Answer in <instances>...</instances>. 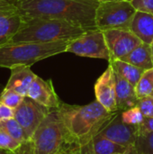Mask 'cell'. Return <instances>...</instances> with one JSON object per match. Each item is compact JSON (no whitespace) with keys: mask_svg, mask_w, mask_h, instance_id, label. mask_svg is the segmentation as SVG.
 <instances>
[{"mask_svg":"<svg viewBox=\"0 0 153 154\" xmlns=\"http://www.w3.org/2000/svg\"><path fill=\"white\" fill-rule=\"evenodd\" d=\"M23 17L61 20L87 30H96L98 0H15Z\"/></svg>","mask_w":153,"mask_h":154,"instance_id":"cell-1","label":"cell"},{"mask_svg":"<svg viewBox=\"0 0 153 154\" xmlns=\"http://www.w3.org/2000/svg\"><path fill=\"white\" fill-rule=\"evenodd\" d=\"M57 110L67 131L69 143L73 146L91 142L118 114L107 111L96 100L86 106L61 104Z\"/></svg>","mask_w":153,"mask_h":154,"instance_id":"cell-2","label":"cell"},{"mask_svg":"<svg viewBox=\"0 0 153 154\" xmlns=\"http://www.w3.org/2000/svg\"><path fill=\"white\" fill-rule=\"evenodd\" d=\"M87 31L89 30L61 20L22 16L20 28L10 42L41 43L69 42Z\"/></svg>","mask_w":153,"mask_h":154,"instance_id":"cell-3","label":"cell"},{"mask_svg":"<svg viewBox=\"0 0 153 154\" xmlns=\"http://www.w3.org/2000/svg\"><path fill=\"white\" fill-rule=\"evenodd\" d=\"M69 42H13L0 45V68L12 69L18 66L31 67L51 56L66 52Z\"/></svg>","mask_w":153,"mask_h":154,"instance_id":"cell-4","label":"cell"},{"mask_svg":"<svg viewBox=\"0 0 153 154\" xmlns=\"http://www.w3.org/2000/svg\"><path fill=\"white\" fill-rule=\"evenodd\" d=\"M30 141L33 154H61L72 146L57 109L50 111Z\"/></svg>","mask_w":153,"mask_h":154,"instance_id":"cell-5","label":"cell"},{"mask_svg":"<svg viewBox=\"0 0 153 154\" xmlns=\"http://www.w3.org/2000/svg\"><path fill=\"white\" fill-rule=\"evenodd\" d=\"M136 9L130 1L99 2L96 11V25L98 30H130Z\"/></svg>","mask_w":153,"mask_h":154,"instance_id":"cell-6","label":"cell"},{"mask_svg":"<svg viewBox=\"0 0 153 154\" xmlns=\"http://www.w3.org/2000/svg\"><path fill=\"white\" fill-rule=\"evenodd\" d=\"M66 52L81 57L110 60V54L106 45L104 32L98 29L89 30L69 42Z\"/></svg>","mask_w":153,"mask_h":154,"instance_id":"cell-7","label":"cell"},{"mask_svg":"<svg viewBox=\"0 0 153 154\" xmlns=\"http://www.w3.org/2000/svg\"><path fill=\"white\" fill-rule=\"evenodd\" d=\"M50 110L28 97L14 109V119L22 126L29 141Z\"/></svg>","mask_w":153,"mask_h":154,"instance_id":"cell-8","label":"cell"},{"mask_svg":"<svg viewBox=\"0 0 153 154\" xmlns=\"http://www.w3.org/2000/svg\"><path fill=\"white\" fill-rule=\"evenodd\" d=\"M103 32L109 51L110 60H122L142 42L130 30L113 29Z\"/></svg>","mask_w":153,"mask_h":154,"instance_id":"cell-9","label":"cell"},{"mask_svg":"<svg viewBox=\"0 0 153 154\" xmlns=\"http://www.w3.org/2000/svg\"><path fill=\"white\" fill-rule=\"evenodd\" d=\"M94 89L96 101H98L107 111L112 113L119 112L116 104L115 74L110 64L96 80Z\"/></svg>","mask_w":153,"mask_h":154,"instance_id":"cell-10","label":"cell"},{"mask_svg":"<svg viewBox=\"0 0 153 154\" xmlns=\"http://www.w3.org/2000/svg\"><path fill=\"white\" fill-rule=\"evenodd\" d=\"M99 134L126 147L134 145L138 137L137 125H129L123 123L119 113Z\"/></svg>","mask_w":153,"mask_h":154,"instance_id":"cell-11","label":"cell"},{"mask_svg":"<svg viewBox=\"0 0 153 154\" xmlns=\"http://www.w3.org/2000/svg\"><path fill=\"white\" fill-rule=\"evenodd\" d=\"M27 97L49 109H58L61 106L54 90L52 81L50 79L44 80L39 76H36L32 83Z\"/></svg>","mask_w":153,"mask_h":154,"instance_id":"cell-12","label":"cell"},{"mask_svg":"<svg viewBox=\"0 0 153 154\" xmlns=\"http://www.w3.org/2000/svg\"><path fill=\"white\" fill-rule=\"evenodd\" d=\"M22 23V15L12 0L0 7V45L9 42L18 32Z\"/></svg>","mask_w":153,"mask_h":154,"instance_id":"cell-13","label":"cell"},{"mask_svg":"<svg viewBox=\"0 0 153 154\" xmlns=\"http://www.w3.org/2000/svg\"><path fill=\"white\" fill-rule=\"evenodd\" d=\"M36 74L28 66H18L11 69V74L5 88L27 97L29 88L36 78Z\"/></svg>","mask_w":153,"mask_h":154,"instance_id":"cell-14","label":"cell"},{"mask_svg":"<svg viewBox=\"0 0 153 154\" xmlns=\"http://www.w3.org/2000/svg\"><path fill=\"white\" fill-rule=\"evenodd\" d=\"M116 81V104L118 111H124L138 105V97L135 87L127 80L117 75L115 72Z\"/></svg>","mask_w":153,"mask_h":154,"instance_id":"cell-15","label":"cell"},{"mask_svg":"<svg viewBox=\"0 0 153 154\" xmlns=\"http://www.w3.org/2000/svg\"><path fill=\"white\" fill-rule=\"evenodd\" d=\"M130 31L142 42L151 44L153 41V15L142 11H136Z\"/></svg>","mask_w":153,"mask_h":154,"instance_id":"cell-16","label":"cell"},{"mask_svg":"<svg viewBox=\"0 0 153 154\" xmlns=\"http://www.w3.org/2000/svg\"><path fill=\"white\" fill-rule=\"evenodd\" d=\"M122 60L144 70L153 69L151 44L142 42L139 46H137Z\"/></svg>","mask_w":153,"mask_h":154,"instance_id":"cell-17","label":"cell"},{"mask_svg":"<svg viewBox=\"0 0 153 154\" xmlns=\"http://www.w3.org/2000/svg\"><path fill=\"white\" fill-rule=\"evenodd\" d=\"M109 64L113 67L114 71L117 75L127 80L134 87H136L137 83L145 71L144 69H142L123 60H113L109 61Z\"/></svg>","mask_w":153,"mask_h":154,"instance_id":"cell-18","label":"cell"},{"mask_svg":"<svg viewBox=\"0 0 153 154\" xmlns=\"http://www.w3.org/2000/svg\"><path fill=\"white\" fill-rule=\"evenodd\" d=\"M92 142L95 154H123L128 148L106 138L100 134H96Z\"/></svg>","mask_w":153,"mask_h":154,"instance_id":"cell-19","label":"cell"},{"mask_svg":"<svg viewBox=\"0 0 153 154\" xmlns=\"http://www.w3.org/2000/svg\"><path fill=\"white\" fill-rule=\"evenodd\" d=\"M0 131L5 132L21 143H25L29 142L22 126L14 118L5 121H0Z\"/></svg>","mask_w":153,"mask_h":154,"instance_id":"cell-20","label":"cell"},{"mask_svg":"<svg viewBox=\"0 0 153 154\" xmlns=\"http://www.w3.org/2000/svg\"><path fill=\"white\" fill-rule=\"evenodd\" d=\"M138 99L153 97V69L145 70L135 87Z\"/></svg>","mask_w":153,"mask_h":154,"instance_id":"cell-21","label":"cell"},{"mask_svg":"<svg viewBox=\"0 0 153 154\" xmlns=\"http://www.w3.org/2000/svg\"><path fill=\"white\" fill-rule=\"evenodd\" d=\"M120 116L123 123L129 125H139L144 120V116L138 106L124 110L120 114Z\"/></svg>","mask_w":153,"mask_h":154,"instance_id":"cell-22","label":"cell"},{"mask_svg":"<svg viewBox=\"0 0 153 154\" xmlns=\"http://www.w3.org/2000/svg\"><path fill=\"white\" fill-rule=\"evenodd\" d=\"M25 97L7 88H4V90L1 93L0 96V102H2L3 104L6 105L7 106L15 109L17 108L21 103L23 102V100L24 99Z\"/></svg>","mask_w":153,"mask_h":154,"instance_id":"cell-23","label":"cell"},{"mask_svg":"<svg viewBox=\"0 0 153 154\" xmlns=\"http://www.w3.org/2000/svg\"><path fill=\"white\" fill-rule=\"evenodd\" d=\"M23 143H21L20 142L16 141L5 132L0 131V149L15 152L23 146Z\"/></svg>","mask_w":153,"mask_h":154,"instance_id":"cell-24","label":"cell"},{"mask_svg":"<svg viewBox=\"0 0 153 154\" xmlns=\"http://www.w3.org/2000/svg\"><path fill=\"white\" fill-rule=\"evenodd\" d=\"M144 117L153 118V97H145L139 99L137 105Z\"/></svg>","mask_w":153,"mask_h":154,"instance_id":"cell-25","label":"cell"},{"mask_svg":"<svg viewBox=\"0 0 153 154\" xmlns=\"http://www.w3.org/2000/svg\"><path fill=\"white\" fill-rule=\"evenodd\" d=\"M133 5L137 11H142L153 15V0H132Z\"/></svg>","mask_w":153,"mask_h":154,"instance_id":"cell-26","label":"cell"},{"mask_svg":"<svg viewBox=\"0 0 153 154\" xmlns=\"http://www.w3.org/2000/svg\"><path fill=\"white\" fill-rule=\"evenodd\" d=\"M150 134H153V118L144 117L142 123L137 125V134L139 136Z\"/></svg>","mask_w":153,"mask_h":154,"instance_id":"cell-27","label":"cell"},{"mask_svg":"<svg viewBox=\"0 0 153 154\" xmlns=\"http://www.w3.org/2000/svg\"><path fill=\"white\" fill-rule=\"evenodd\" d=\"M14 118V109L0 102V121H5Z\"/></svg>","mask_w":153,"mask_h":154,"instance_id":"cell-28","label":"cell"},{"mask_svg":"<svg viewBox=\"0 0 153 154\" xmlns=\"http://www.w3.org/2000/svg\"><path fill=\"white\" fill-rule=\"evenodd\" d=\"M74 154H95L93 149V142H89L82 146H77L74 150Z\"/></svg>","mask_w":153,"mask_h":154,"instance_id":"cell-29","label":"cell"},{"mask_svg":"<svg viewBox=\"0 0 153 154\" xmlns=\"http://www.w3.org/2000/svg\"><path fill=\"white\" fill-rule=\"evenodd\" d=\"M14 154H33V151H32V145L31 141L25 143L23 144V146Z\"/></svg>","mask_w":153,"mask_h":154,"instance_id":"cell-30","label":"cell"},{"mask_svg":"<svg viewBox=\"0 0 153 154\" xmlns=\"http://www.w3.org/2000/svg\"><path fill=\"white\" fill-rule=\"evenodd\" d=\"M123 154H138V152H137L135 146L134 145H132V146H129L127 148V150Z\"/></svg>","mask_w":153,"mask_h":154,"instance_id":"cell-31","label":"cell"},{"mask_svg":"<svg viewBox=\"0 0 153 154\" xmlns=\"http://www.w3.org/2000/svg\"><path fill=\"white\" fill-rule=\"evenodd\" d=\"M77 146H69V147H68L61 154H74V150H75V148H76Z\"/></svg>","mask_w":153,"mask_h":154,"instance_id":"cell-32","label":"cell"},{"mask_svg":"<svg viewBox=\"0 0 153 154\" xmlns=\"http://www.w3.org/2000/svg\"><path fill=\"white\" fill-rule=\"evenodd\" d=\"M14 152H9V151H5V150H3V149H0V154H14Z\"/></svg>","mask_w":153,"mask_h":154,"instance_id":"cell-33","label":"cell"},{"mask_svg":"<svg viewBox=\"0 0 153 154\" xmlns=\"http://www.w3.org/2000/svg\"><path fill=\"white\" fill-rule=\"evenodd\" d=\"M99 2H106V1H132V0H98Z\"/></svg>","mask_w":153,"mask_h":154,"instance_id":"cell-34","label":"cell"},{"mask_svg":"<svg viewBox=\"0 0 153 154\" xmlns=\"http://www.w3.org/2000/svg\"><path fill=\"white\" fill-rule=\"evenodd\" d=\"M4 88H5V87H3L2 85H0V96H1V93H2V91L4 90Z\"/></svg>","mask_w":153,"mask_h":154,"instance_id":"cell-35","label":"cell"},{"mask_svg":"<svg viewBox=\"0 0 153 154\" xmlns=\"http://www.w3.org/2000/svg\"><path fill=\"white\" fill-rule=\"evenodd\" d=\"M151 53H152V60H153V41H152V42H151Z\"/></svg>","mask_w":153,"mask_h":154,"instance_id":"cell-36","label":"cell"},{"mask_svg":"<svg viewBox=\"0 0 153 154\" xmlns=\"http://www.w3.org/2000/svg\"><path fill=\"white\" fill-rule=\"evenodd\" d=\"M114 154H120V153H114Z\"/></svg>","mask_w":153,"mask_h":154,"instance_id":"cell-37","label":"cell"}]
</instances>
